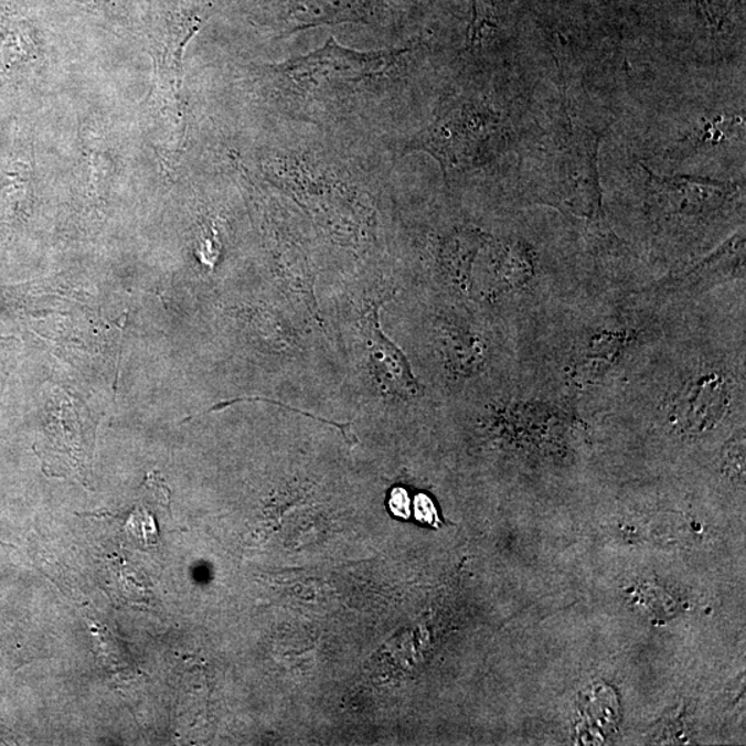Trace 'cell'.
<instances>
[{"label":"cell","mask_w":746,"mask_h":746,"mask_svg":"<svg viewBox=\"0 0 746 746\" xmlns=\"http://www.w3.org/2000/svg\"><path fill=\"white\" fill-rule=\"evenodd\" d=\"M409 52V47L356 52L332 36L317 51L266 70L284 100L300 111L318 113L385 78Z\"/></svg>","instance_id":"6da1fadb"},{"label":"cell","mask_w":746,"mask_h":746,"mask_svg":"<svg viewBox=\"0 0 746 746\" xmlns=\"http://www.w3.org/2000/svg\"><path fill=\"white\" fill-rule=\"evenodd\" d=\"M603 131L569 122L541 150L531 172V199L564 215L605 221L599 175Z\"/></svg>","instance_id":"7a4b0ae2"},{"label":"cell","mask_w":746,"mask_h":746,"mask_svg":"<svg viewBox=\"0 0 746 746\" xmlns=\"http://www.w3.org/2000/svg\"><path fill=\"white\" fill-rule=\"evenodd\" d=\"M268 173L311 216L338 237L354 243L372 215L365 196L339 169L310 156H285L267 164Z\"/></svg>","instance_id":"3957f363"},{"label":"cell","mask_w":746,"mask_h":746,"mask_svg":"<svg viewBox=\"0 0 746 746\" xmlns=\"http://www.w3.org/2000/svg\"><path fill=\"white\" fill-rule=\"evenodd\" d=\"M499 114L476 98L458 97L444 104L425 129L411 137L403 156L425 152L440 164L447 181L475 167L491 142L501 136Z\"/></svg>","instance_id":"277c9868"},{"label":"cell","mask_w":746,"mask_h":746,"mask_svg":"<svg viewBox=\"0 0 746 746\" xmlns=\"http://www.w3.org/2000/svg\"><path fill=\"white\" fill-rule=\"evenodd\" d=\"M647 174L652 205L661 215L680 222H701L717 215L739 194L733 181H718L700 175H658L641 164Z\"/></svg>","instance_id":"5b68a950"},{"label":"cell","mask_w":746,"mask_h":746,"mask_svg":"<svg viewBox=\"0 0 746 746\" xmlns=\"http://www.w3.org/2000/svg\"><path fill=\"white\" fill-rule=\"evenodd\" d=\"M727 382L712 372L689 383L679 392L676 411H672V424L676 420L682 433H696L712 429L721 420L723 407L727 405Z\"/></svg>","instance_id":"8992f818"},{"label":"cell","mask_w":746,"mask_h":746,"mask_svg":"<svg viewBox=\"0 0 746 746\" xmlns=\"http://www.w3.org/2000/svg\"><path fill=\"white\" fill-rule=\"evenodd\" d=\"M471 21L468 31V40L480 42L488 32L495 30L498 25L495 2L493 0H470Z\"/></svg>","instance_id":"52a82bcc"},{"label":"cell","mask_w":746,"mask_h":746,"mask_svg":"<svg viewBox=\"0 0 746 746\" xmlns=\"http://www.w3.org/2000/svg\"><path fill=\"white\" fill-rule=\"evenodd\" d=\"M696 12L702 14L712 29H721L724 18L728 14L733 0H691Z\"/></svg>","instance_id":"ba28073f"},{"label":"cell","mask_w":746,"mask_h":746,"mask_svg":"<svg viewBox=\"0 0 746 746\" xmlns=\"http://www.w3.org/2000/svg\"><path fill=\"white\" fill-rule=\"evenodd\" d=\"M393 512L402 518H408V498L403 490L394 491L392 498Z\"/></svg>","instance_id":"9c48e42d"}]
</instances>
